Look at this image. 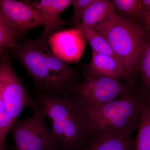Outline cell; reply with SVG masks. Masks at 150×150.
I'll use <instances>...</instances> for the list:
<instances>
[{
  "label": "cell",
  "mask_w": 150,
  "mask_h": 150,
  "mask_svg": "<svg viewBox=\"0 0 150 150\" xmlns=\"http://www.w3.org/2000/svg\"><path fill=\"white\" fill-rule=\"evenodd\" d=\"M48 40L41 35L35 39L25 38L12 54L32 78L38 92L69 96L71 88L79 82V74L53 54Z\"/></svg>",
  "instance_id": "obj_1"
},
{
  "label": "cell",
  "mask_w": 150,
  "mask_h": 150,
  "mask_svg": "<svg viewBox=\"0 0 150 150\" xmlns=\"http://www.w3.org/2000/svg\"><path fill=\"white\" fill-rule=\"evenodd\" d=\"M34 99L51 120V131L57 146L64 150H81L92 137L82 105L71 96L38 92Z\"/></svg>",
  "instance_id": "obj_2"
},
{
  "label": "cell",
  "mask_w": 150,
  "mask_h": 150,
  "mask_svg": "<svg viewBox=\"0 0 150 150\" xmlns=\"http://www.w3.org/2000/svg\"><path fill=\"white\" fill-rule=\"evenodd\" d=\"M150 101L141 90L94 109L85 110L92 137L131 136Z\"/></svg>",
  "instance_id": "obj_3"
},
{
  "label": "cell",
  "mask_w": 150,
  "mask_h": 150,
  "mask_svg": "<svg viewBox=\"0 0 150 150\" xmlns=\"http://www.w3.org/2000/svg\"><path fill=\"white\" fill-rule=\"evenodd\" d=\"M92 29L106 39L125 67L129 80L135 82L139 56L150 38L149 30L115 11Z\"/></svg>",
  "instance_id": "obj_4"
},
{
  "label": "cell",
  "mask_w": 150,
  "mask_h": 150,
  "mask_svg": "<svg viewBox=\"0 0 150 150\" xmlns=\"http://www.w3.org/2000/svg\"><path fill=\"white\" fill-rule=\"evenodd\" d=\"M84 79L71 88L69 96L76 98L85 110L94 109L136 91L135 82H125L84 72Z\"/></svg>",
  "instance_id": "obj_5"
},
{
  "label": "cell",
  "mask_w": 150,
  "mask_h": 150,
  "mask_svg": "<svg viewBox=\"0 0 150 150\" xmlns=\"http://www.w3.org/2000/svg\"><path fill=\"white\" fill-rule=\"evenodd\" d=\"M32 110L30 117L23 120L17 119L10 129L15 150H48L57 145L47 126V116L43 108L35 102Z\"/></svg>",
  "instance_id": "obj_6"
},
{
  "label": "cell",
  "mask_w": 150,
  "mask_h": 150,
  "mask_svg": "<svg viewBox=\"0 0 150 150\" xmlns=\"http://www.w3.org/2000/svg\"><path fill=\"white\" fill-rule=\"evenodd\" d=\"M0 95L8 113L14 121L25 108L32 109L35 105L13 69L7 50L0 51Z\"/></svg>",
  "instance_id": "obj_7"
},
{
  "label": "cell",
  "mask_w": 150,
  "mask_h": 150,
  "mask_svg": "<svg viewBox=\"0 0 150 150\" xmlns=\"http://www.w3.org/2000/svg\"><path fill=\"white\" fill-rule=\"evenodd\" d=\"M0 11L21 40L30 30L45 26L40 13L24 1L0 0Z\"/></svg>",
  "instance_id": "obj_8"
},
{
  "label": "cell",
  "mask_w": 150,
  "mask_h": 150,
  "mask_svg": "<svg viewBox=\"0 0 150 150\" xmlns=\"http://www.w3.org/2000/svg\"><path fill=\"white\" fill-rule=\"evenodd\" d=\"M48 44L53 54L66 63L76 64L86 47V40L77 28L59 30L49 38Z\"/></svg>",
  "instance_id": "obj_9"
},
{
  "label": "cell",
  "mask_w": 150,
  "mask_h": 150,
  "mask_svg": "<svg viewBox=\"0 0 150 150\" xmlns=\"http://www.w3.org/2000/svg\"><path fill=\"white\" fill-rule=\"evenodd\" d=\"M73 0H37L25 1L40 13L45 22L44 29L40 35L49 38L54 33L64 27L66 23L61 15L69 6Z\"/></svg>",
  "instance_id": "obj_10"
},
{
  "label": "cell",
  "mask_w": 150,
  "mask_h": 150,
  "mask_svg": "<svg viewBox=\"0 0 150 150\" xmlns=\"http://www.w3.org/2000/svg\"><path fill=\"white\" fill-rule=\"evenodd\" d=\"M84 72L91 73L125 82L129 80L122 62L115 57L92 52L90 63ZM135 82V81H134Z\"/></svg>",
  "instance_id": "obj_11"
},
{
  "label": "cell",
  "mask_w": 150,
  "mask_h": 150,
  "mask_svg": "<svg viewBox=\"0 0 150 150\" xmlns=\"http://www.w3.org/2000/svg\"><path fill=\"white\" fill-rule=\"evenodd\" d=\"M81 150H135V139L131 136L92 137Z\"/></svg>",
  "instance_id": "obj_12"
},
{
  "label": "cell",
  "mask_w": 150,
  "mask_h": 150,
  "mask_svg": "<svg viewBox=\"0 0 150 150\" xmlns=\"http://www.w3.org/2000/svg\"><path fill=\"white\" fill-rule=\"evenodd\" d=\"M114 12L111 1L93 0L84 13L81 23L92 29L104 21Z\"/></svg>",
  "instance_id": "obj_13"
},
{
  "label": "cell",
  "mask_w": 150,
  "mask_h": 150,
  "mask_svg": "<svg viewBox=\"0 0 150 150\" xmlns=\"http://www.w3.org/2000/svg\"><path fill=\"white\" fill-rule=\"evenodd\" d=\"M75 28H77L80 30L86 41H87L91 47L93 52L106 54L119 60L112 50L109 43L99 33L90 28L85 26L81 23Z\"/></svg>",
  "instance_id": "obj_14"
},
{
  "label": "cell",
  "mask_w": 150,
  "mask_h": 150,
  "mask_svg": "<svg viewBox=\"0 0 150 150\" xmlns=\"http://www.w3.org/2000/svg\"><path fill=\"white\" fill-rule=\"evenodd\" d=\"M137 70L142 85L141 91L150 101V38L139 56Z\"/></svg>",
  "instance_id": "obj_15"
},
{
  "label": "cell",
  "mask_w": 150,
  "mask_h": 150,
  "mask_svg": "<svg viewBox=\"0 0 150 150\" xmlns=\"http://www.w3.org/2000/svg\"><path fill=\"white\" fill-rule=\"evenodd\" d=\"M137 129L135 150H150V103L142 110Z\"/></svg>",
  "instance_id": "obj_16"
},
{
  "label": "cell",
  "mask_w": 150,
  "mask_h": 150,
  "mask_svg": "<svg viewBox=\"0 0 150 150\" xmlns=\"http://www.w3.org/2000/svg\"><path fill=\"white\" fill-rule=\"evenodd\" d=\"M114 11L121 16L136 22L143 12L141 0H112ZM137 23V22H136Z\"/></svg>",
  "instance_id": "obj_17"
},
{
  "label": "cell",
  "mask_w": 150,
  "mask_h": 150,
  "mask_svg": "<svg viewBox=\"0 0 150 150\" xmlns=\"http://www.w3.org/2000/svg\"><path fill=\"white\" fill-rule=\"evenodd\" d=\"M21 40L0 11V51L8 49L13 51Z\"/></svg>",
  "instance_id": "obj_18"
},
{
  "label": "cell",
  "mask_w": 150,
  "mask_h": 150,
  "mask_svg": "<svg viewBox=\"0 0 150 150\" xmlns=\"http://www.w3.org/2000/svg\"><path fill=\"white\" fill-rule=\"evenodd\" d=\"M8 115L0 95V150H7L6 148V137L15 122Z\"/></svg>",
  "instance_id": "obj_19"
},
{
  "label": "cell",
  "mask_w": 150,
  "mask_h": 150,
  "mask_svg": "<svg viewBox=\"0 0 150 150\" xmlns=\"http://www.w3.org/2000/svg\"><path fill=\"white\" fill-rule=\"evenodd\" d=\"M93 0H73L72 5L74 7V13L71 22L74 27L81 23L84 13Z\"/></svg>",
  "instance_id": "obj_20"
},
{
  "label": "cell",
  "mask_w": 150,
  "mask_h": 150,
  "mask_svg": "<svg viewBox=\"0 0 150 150\" xmlns=\"http://www.w3.org/2000/svg\"><path fill=\"white\" fill-rule=\"evenodd\" d=\"M141 20L143 23V25L150 33V12L143 11Z\"/></svg>",
  "instance_id": "obj_21"
},
{
  "label": "cell",
  "mask_w": 150,
  "mask_h": 150,
  "mask_svg": "<svg viewBox=\"0 0 150 150\" xmlns=\"http://www.w3.org/2000/svg\"><path fill=\"white\" fill-rule=\"evenodd\" d=\"M143 11L150 12V0L142 1Z\"/></svg>",
  "instance_id": "obj_22"
},
{
  "label": "cell",
  "mask_w": 150,
  "mask_h": 150,
  "mask_svg": "<svg viewBox=\"0 0 150 150\" xmlns=\"http://www.w3.org/2000/svg\"><path fill=\"white\" fill-rule=\"evenodd\" d=\"M48 150H64L61 149V148L59 147L57 145H55V146H53L52 147L51 149H49Z\"/></svg>",
  "instance_id": "obj_23"
}]
</instances>
